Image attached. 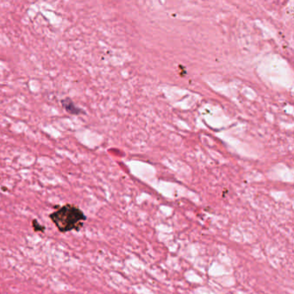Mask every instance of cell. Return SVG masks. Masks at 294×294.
Masks as SVG:
<instances>
[{"mask_svg": "<svg viewBox=\"0 0 294 294\" xmlns=\"http://www.w3.org/2000/svg\"><path fill=\"white\" fill-rule=\"evenodd\" d=\"M49 218L62 233L80 230L83 227L87 217L84 212L73 204H65L49 215Z\"/></svg>", "mask_w": 294, "mask_h": 294, "instance_id": "6da1fadb", "label": "cell"}, {"mask_svg": "<svg viewBox=\"0 0 294 294\" xmlns=\"http://www.w3.org/2000/svg\"><path fill=\"white\" fill-rule=\"evenodd\" d=\"M33 226H34V229H35L36 232H37V231H42V232H43V230H44V227L39 225L37 220H34V221H33Z\"/></svg>", "mask_w": 294, "mask_h": 294, "instance_id": "3957f363", "label": "cell"}, {"mask_svg": "<svg viewBox=\"0 0 294 294\" xmlns=\"http://www.w3.org/2000/svg\"><path fill=\"white\" fill-rule=\"evenodd\" d=\"M62 106H64L65 109L67 110V111L70 112L71 114H80L81 111H79V109L77 107L75 106V103L72 102L71 99L69 98H66L64 100H62Z\"/></svg>", "mask_w": 294, "mask_h": 294, "instance_id": "7a4b0ae2", "label": "cell"}]
</instances>
